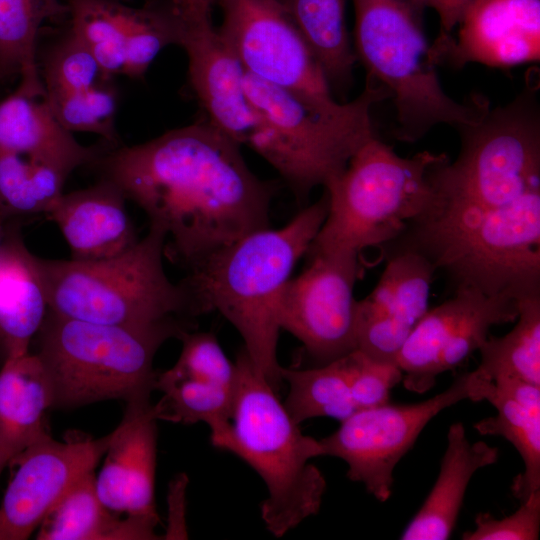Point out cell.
Returning a JSON list of instances; mask_svg holds the SVG:
<instances>
[{
    "mask_svg": "<svg viewBox=\"0 0 540 540\" xmlns=\"http://www.w3.org/2000/svg\"><path fill=\"white\" fill-rule=\"evenodd\" d=\"M538 85L477 123L457 127L461 149L430 172L431 195L412 222L428 235L464 232L526 195L540 191Z\"/></svg>",
    "mask_w": 540,
    "mask_h": 540,
    "instance_id": "7a4b0ae2",
    "label": "cell"
},
{
    "mask_svg": "<svg viewBox=\"0 0 540 540\" xmlns=\"http://www.w3.org/2000/svg\"><path fill=\"white\" fill-rule=\"evenodd\" d=\"M244 88L258 118L250 148L279 172L300 201L345 170L352 156L375 136L373 105L391 99L383 85L368 78L356 99L333 106L246 71Z\"/></svg>",
    "mask_w": 540,
    "mask_h": 540,
    "instance_id": "5b68a950",
    "label": "cell"
},
{
    "mask_svg": "<svg viewBox=\"0 0 540 540\" xmlns=\"http://www.w3.org/2000/svg\"><path fill=\"white\" fill-rule=\"evenodd\" d=\"M178 12L177 45L188 56L190 83L208 121L239 145L250 147L258 118L245 92L244 67L214 27L211 14Z\"/></svg>",
    "mask_w": 540,
    "mask_h": 540,
    "instance_id": "2e32d148",
    "label": "cell"
},
{
    "mask_svg": "<svg viewBox=\"0 0 540 540\" xmlns=\"http://www.w3.org/2000/svg\"><path fill=\"white\" fill-rule=\"evenodd\" d=\"M498 458L497 447L484 441L470 442L463 424L452 423L447 432V446L438 477L400 538L449 539L456 526L472 476L477 470L495 464Z\"/></svg>",
    "mask_w": 540,
    "mask_h": 540,
    "instance_id": "7402d4cb",
    "label": "cell"
},
{
    "mask_svg": "<svg viewBox=\"0 0 540 540\" xmlns=\"http://www.w3.org/2000/svg\"><path fill=\"white\" fill-rule=\"evenodd\" d=\"M45 96L85 91L106 76L88 48L69 30L38 57Z\"/></svg>",
    "mask_w": 540,
    "mask_h": 540,
    "instance_id": "836d02e7",
    "label": "cell"
},
{
    "mask_svg": "<svg viewBox=\"0 0 540 540\" xmlns=\"http://www.w3.org/2000/svg\"><path fill=\"white\" fill-rule=\"evenodd\" d=\"M517 305L515 326L504 336L485 340L477 369L491 381L510 377L540 386V295L520 299Z\"/></svg>",
    "mask_w": 540,
    "mask_h": 540,
    "instance_id": "f546056e",
    "label": "cell"
},
{
    "mask_svg": "<svg viewBox=\"0 0 540 540\" xmlns=\"http://www.w3.org/2000/svg\"><path fill=\"white\" fill-rule=\"evenodd\" d=\"M435 271L417 251L393 254L374 289L358 301L356 350L372 360L397 364L400 349L429 310Z\"/></svg>",
    "mask_w": 540,
    "mask_h": 540,
    "instance_id": "e0dca14e",
    "label": "cell"
},
{
    "mask_svg": "<svg viewBox=\"0 0 540 540\" xmlns=\"http://www.w3.org/2000/svg\"><path fill=\"white\" fill-rule=\"evenodd\" d=\"M234 364L228 451L264 481L268 494L261 503V517L270 533L282 537L320 510L327 484L311 460L323 456V449L319 440L301 432L244 348Z\"/></svg>",
    "mask_w": 540,
    "mask_h": 540,
    "instance_id": "52a82bcc",
    "label": "cell"
},
{
    "mask_svg": "<svg viewBox=\"0 0 540 540\" xmlns=\"http://www.w3.org/2000/svg\"><path fill=\"white\" fill-rule=\"evenodd\" d=\"M355 55L367 78L383 85L396 110L395 136L415 142L438 124L479 122L489 110L481 95L458 102L443 90L415 0H352Z\"/></svg>",
    "mask_w": 540,
    "mask_h": 540,
    "instance_id": "8992f818",
    "label": "cell"
},
{
    "mask_svg": "<svg viewBox=\"0 0 540 540\" xmlns=\"http://www.w3.org/2000/svg\"><path fill=\"white\" fill-rule=\"evenodd\" d=\"M446 156L401 157L376 135L369 139L324 187L328 212L307 253L360 255L398 238L427 206L431 169Z\"/></svg>",
    "mask_w": 540,
    "mask_h": 540,
    "instance_id": "ba28073f",
    "label": "cell"
},
{
    "mask_svg": "<svg viewBox=\"0 0 540 540\" xmlns=\"http://www.w3.org/2000/svg\"><path fill=\"white\" fill-rule=\"evenodd\" d=\"M53 404L50 377L35 352L4 359L0 369V447L9 462L49 436L44 416Z\"/></svg>",
    "mask_w": 540,
    "mask_h": 540,
    "instance_id": "cb8c5ba5",
    "label": "cell"
},
{
    "mask_svg": "<svg viewBox=\"0 0 540 540\" xmlns=\"http://www.w3.org/2000/svg\"><path fill=\"white\" fill-rule=\"evenodd\" d=\"M180 332L136 329L72 319L48 309L37 333V351L50 377L53 408L121 399H150L160 346Z\"/></svg>",
    "mask_w": 540,
    "mask_h": 540,
    "instance_id": "9c48e42d",
    "label": "cell"
},
{
    "mask_svg": "<svg viewBox=\"0 0 540 540\" xmlns=\"http://www.w3.org/2000/svg\"><path fill=\"white\" fill-rule=\"evenodd\" d=\"M175 4L182 10L192 12L211 13L216 5V0H174Z\"/></svg>",
    "mask_w": 540,
    "mask_h": 540,
    "instance_id": "ab89813d",
    "label": "cell"
},
{
    "mask_svg": "<svg viewBox=\"0 0 540 540\" xmlns=\"http://www.w3.org/2000/svg\"><path fill=\"white\" fill-rule=\"evenodd\" d=\"M69 31L91 52L103 73L141 78L168 45H177L172 0L132 8L119 0H67Z\"/></svg>",
    "mask_w": 540,
    "mask_h": 540,
    "instance_id": "5bb4252c",
    "label": "cell"
},
{
    "mask_svg": "<svg viewBox=\"0 0 540 540\" xmlns=\"http://www.w3.org/2000/svg\"><path fill=\"white\" fill-rule=\"evenodd\" d=\"M517 315L512 297L455 288L450 299L426 312L400 349L396 362L404 387L419 394L428 391L438 375L478 351L493 326L513 322Z\"/></svg>",
    "mask_w": 540,
    "mask_h": 540,
    "instance_id": "4fadbf2b",
    "label": "cell"
},
{
    "mask_svg": "<svg viewBox=\"0 0 540 540\" xmlns=\"http://www.w3.org/2000/svg\"><path fill=\"white\" fill-rule=\"evenodd\" d=\"M45 98L55 118L70 132L95 133L108 144L119 145L115 128L118 97L111 78L85 91Z\"/></svg>",
    "mask_w": 540,
    "mask_h": 540,
    "instance_id": "d6a6232c",
    "label": "cell"
},
{
    "mask_svg": "<svg viewBox=\"0 0 540 540\" xmlns=\"http://www.w3.org/2000/svg\"><path fill=\"white\" fill-rule=\"evenodd\" d=\"M8 464H9V460L7 456L5 455L4 451L2 450V448L0 447V474L2 470L4 469V467Z\"/></svg>",
    "mask_w": 540,
    "mask_h": 540,
    "instance_id": "60d3db41",
    "label": "cell"
},
{
    "mask_svg": "<svg viewBox=\"0 0 540 540\" xmlns=\"http://www.w3.org/2000/svg\"><path fill=\"white\" fill-rule=\"evenodd\" d=\"M180 340L181 353L170 368L172 371L235 386V364L227 358L214 334L192 330L185 332Z\"/></svg>",
    "mask_w": 540,
    "mask_h": 540,
    "instance_id": "d590c367",
    "label": "cell"
},
{
    "mask_svg": "<svg viewBox=\"0 0 540 540\" xmlns=\"http://www.w3.org/2000/svg\"><path fill=\"white\" fill-rule=\"evenodd\" d=\"M423 9H433L440 22V32L437 38L452 36V31L458 26L467 9L475 0H415Z\"/></svg>",
    "mask_w": 540,
    "mask_h": 540,
    "instance_id": "f35d334b",
    "label": "cell"
},
{
    "mask_svg": "<svg viewBox=\"0 0 540 540\" xmlns=\"http://www.w3.org/2000/svg\"><path fill=\"white\" fill-rule=\"evenodd\" d=\"M218 31L245 71L324 106L338 103L295 25L276 0H216Z\"/></svg>",
    "mask_w": 540,
    "mask_h": 540,
    "instance_id": "7c38bea8",
    "label": "cell"
},
{
    "mask_svg": "<svg viewBox=\"0 0 540 540\" xmlns=\"http://www.w3.org/2000/svg\"><path fill=\"white\" fill-rule=\"evenodd\" d=\"M328 212V194L278 229L262 228L218 250L180 283L201 315L218 311L239 332L244 350L277 391L278 301Z\"/></svg>",
    "mask_w": 540,
    "mask_h": 540,
    "instance_id": "3957f363",
    "label": "cell"
},
{
    "mask_svg": "<svg viewBox=\"0 0 540 540\" xmlns=\"http://www.w3.org/2000/svg\"><path fill=\"white\" fill-rule=\"evenodd\" d=\"M458 26L456 38L431 45L437 65L506 69L540 59V0H475Z\"/></svg>",
    "mask_w": 540,
    "mask_h": 540,
    "instance_id": "ac0fdd59",
    "label": "cell"
},
{
    "mask_svg": "<svg viewBox=\"0 0 540 540\" xmlns=\"http://www.w3.org/2000/svg\"><path fill=\"white\" fill-rule=\"evenodd\" d=\"M235 386L200 377L178 374L171 369L158 372L155 390L163 393L154 405L158 420L175 423H206L214 447L229 450Z\"/></svg>",
    "mask_w": 540,
    "mask_h": 540,
    "instance_id": "83f0119b",
    "label": "cell"
},
{
    "mask_svg": "<svg viewBox=\"0 0 540 540\" xmlns=\"http://www.w3.org/2000/svg\"><path fill=\"white\" fill-rule=\"evenodd\" d=\"M157 417L150 399L126 402L95 479L102 504L114 513L160 522L154 501Z\"/></svg>",
    "mask_w": 540,
    "mask_h": 540,
    "instance_id": "d6986e66",
    "label": "cell"
},
{
    "mask_svg": "<svg viewBox=\"0 0 540 540\" xmlns=\"http://www.w3.org/2000/svg\"><path fill=\"white\" fill-rule=\"evenodd\" d=\"M520 507L501 519L479 513L475 528L463 534L464 540H537L540 531V490L521 501Z\"/></svg>",
    "mask_w": 540,
    "mask_h": 540,
    "instance_id": "8d00e7d4",
    "label": "cell"
},
{
    "mask_svg": "<svg viewBox=\"0 0 540 540\" xmlns=\"http://www.w3.org/2000/svg\"><path fill=\"white\" fill-rule=\"evenodd\" d=\"M282 381L289 385L283 403L300 425L315 417H330L340 422L357 411L349 389L344 357L312 368H280Z\"/></svg>",
    "mask_w": 540,
    "mask_h": 540,
    "instance_id": "4dcf8cb0",
    "label": "cell"
},
{
    "mask_svg": "<svg viewBox=\"0 0 540 540\" xmlns=\"http://www.w3.org/2000/svg\"><path fill=\"white\" fill-rule=\"evenodd\" d=\"M109 434H75L59 442L49 436L15 456L16 467L0 505V540H24L62 496L104 456Z\"/></svg>",
    "mask_w": 540,
    "mask_h": 540,
    "instance_id": "9a60e30c",
    "label": "cell"
},
{
    "mask_svg": "<svg viewBox=\"0 0 540 540\" xmlns=\"http://www.w3.org/2000/svg\"><path fill=\"white\" fill-rule=\"evenodd\" d=\"M165 233L147 234L122 253L76 261L36 257L49 310L72 319L136 329L171 328L182 335L199 316L185 289L163 265Z\"/></svg>",
    "mask_w": 540,
    "mask_h": 540,
    "instance_id": "277c9868",
    "label": "cell"
},
{
    "mask_svg": "<svg viewBox=\"0 0 540 540\" xmlns=\"http://www.w3.org/2000/svg\"><path fill=\"white\" fill-rule=\"evenodd\" d=\"M93 472L79 479L52 507L37 528L36 539H158L154 530L159 522L135 516L120 519L102 504Z\"/></svg>",
    "mask_w": 540,
    "mask_h": 540,
    "instance_id": "484cf974",
    "label": "cell"
},
{
    "mask_svg": "<svg viewBox=\"0 0 540 540\" xmlns=\"http://www.w3.org/2000/svg\"><path fill=\"white\" fill-rule=\"evenodd\" d=\"M289 16L331 87L352 83L357 61L346 24V0H276Z\"/></svg>",
    "mask_w": 540,
    "mask_h": 540,
    "instance_id": "f1b7e54d",
    "label": "cell"
},
{
    "mask_svg": "<svg viewBox=\"0 0 540 540\" xmlns=\"http://www.w3.org/2000/svg\"><path fill=\"white\" fill-rule=\"evenodd\" d=\"M491 380L477 368L457 377L443 392L413 404H390L361 409L320 439L323 456L346 462L347 477L362 483L378 501H387L394 470L413 447L422 430L441 411L463 400L485 399Z\"/></svg>",
    "mask_w": 540,
    "mask_h": 540,
    "instance_id": "30bf717a",
    "label": "cell"
},
{
    "mask_svg": "<svg viewBox=\"0 0 540 540\" xmlns=\"http://www.w3.org/2000/svg\"><path fill=\"white\" fill-rule=\"evenodd\" d=\"M69 16L60 0H0V81L19 78L18 90L45 96L38 66L42 25Z\"/></svg>",
    "mask_w": 540,
    "mask_h": 540,
    "instance_id": "4316f807",
    "label": "cell"
},
{
    "mask_svg": "<svg viewBox=\"0 0 540 540\" xmlns=\"http://www.w3.org/2000/svg\"><path fill=\"white\" fill-rule=\"evenodd\" d=\"M126 198L109 180L63 193L46 212L63 234L71 259L92 261L118 255L136 241Z\"/></svg>",
    "mask_w": 540,
    "mask_h": 540,
    "instance_id": "ffe728a7",
    "label": "cell"
},
{
    "mask_svg": "<svg viewBox=\"0 0 540 540\" xmlns=\"http://www.w3.org/2000/svg\"><path fill=\"white\" fill-rule=\"evenodd\" d=\"M188 479L184 474L176 477L169 489V517L164 539H187L184 520L185 489Z\"/></svg>",
    "mask_w": 540,
    "mask_h": 540,
    "instance_id": "74e56055",
    "label": "cell"
},
{
    "mask_svg": "<svg viewBox=\"0 0 540 540\" xmlns=\"http://www.w3.org/2000/svg\"><path fill=\"white\" fill-rule=\"evenodd\" d=\"M344 359L351 397L357 410L389 402L392 388L403 378L397 364L372 360L359 350L352 351Z\"/></svg>",
    "mask_w": 540,
    "mask_h": 540,
    "instance_id": "e575fe53",
    "label": "cell"
},
{
    "mask_svg": "<svg viewBox=\"0 0 540 540\" xmlns=\"http://www.w3.org/2000/svg\"><path fill=\"white\" fill-rule=\"evenodd\" d=\"M36 255L18 231L0 239V343L5 358L28 353L49 306ZM4 358V359H5Z\"/></svg>",
    "mask_w": 540,
    "mask_h": 540,
    "instance_id": "603a6c76",
    "label": "cell"
},
{
    "mask_svg": "<svg viewBox=\"0 0 540 540\" xmlns=\"http://www.w3.org/2000/svg\"><path fill=\"white\" fill-rule=\"evenodd\" d=\"M69 175L49 165L0 151V215L46 214Z\"/></svg>",
    "mask_w": 540,
    "mask_h": 540,
    "instance_id": "1f68e13d",
    "label": "cell"
},
{
    "mask_svg": "<svg viewBox=\"0 0 540 540\" xmlns=\"http://www.w3.org/2000/svg\"><path fill=\"white\" fill-rule=\"evenodd\" d=\"M0 238H1V236H0Z\"/></svg>",
    "mask_w": 540,
    "mask_h": 540,
    "instance_id": "b9f144b4",
    "label": "cell"
},
{
    "mask_svg": "<svg viewBox=\"0 0 540 540\" xmlns=\"http://www.w3.org/2000/svg\"><path fill=\"white\" fill-rule=\"evenodd\" d=\"M496 415L474 424L480 435L501 436L518 451L524 464L512 486L525 500L540 490V386L510 377L494 379L485 396Z\"/></svg>",
    "mask_w": 540,
    "mask_h": 540,
    "instance_id": "d4e9b609",
    "label": "cell"
},
{
    "mask_svg": "<svg viewBox=\"0 0 540 540\" xmlns=\"http://www.w3.org/2000/svg\"><path fill=\"white\" fill-rule=\"evenodd\" d=\"M359 255L315 253L306 269L291 278L278 301V322L304 346L317 366L356 350Z\"/></svg>",
    "mask_w": 540,
    "mask_h": 540,
    "instance_id": "8fae6325",
    "label": "cell"
},
{
    "mask_svg": "<svg viewBox=\"0 0 540 540\" xmlns=\"http://www.w3.org/2000/svg\"><path fill=\"white\" fill-rule=\"evenodd\" d=\"M103 146H83L53 115L45 96L18 89L0 101V151L57 168L70 175L92 166Z\"/></svg>",
    "mask_w": 540,
    "mask_h": 540,
    "instance_id": "44dd1931",
    "label": "cell"
},
{
    "mask_svg": "<svg viewBox=\"0 0 540 540\" xmlns=\"http://www.w3.org/2000/svg\"><path fill=\"white\" fill-rule=\"evenodd\" d=\"M240 146L205 121L134 146L106 143L92 166L163 230L164 257L189 273L269 227L274 187L253 174Z\"/></svg>",
    "mask_w": 540,
    "mask_h": 540,
    "instance_id": "6da1fadb",
    "label": "cell"
}]
</instances>
